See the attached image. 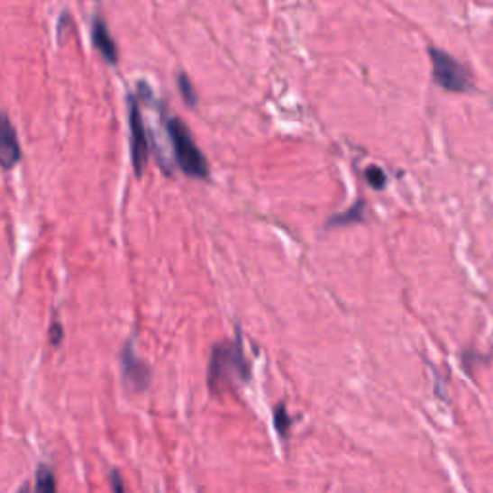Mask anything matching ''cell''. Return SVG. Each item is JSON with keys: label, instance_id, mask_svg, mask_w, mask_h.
I'll list each match as a JSON object with an SVG mask.
<instances>
[{"label": "cell", "instance_id": "13", "mask_svg": "<svg viewBox=\"0 0 493 493\" xmlns=\"http://www.w3.org/2000/svg\"><path fill=\"white\" fill-rule=\"evenodd\" d=\"M60 337H62L60 324H59V322H54V324H52V330H50V342H52V343H59V342H60Z\"/></svg>", "mask_w": 493, "mask_h": 493}, {"label": "cell", "instance_id": "1", "mask_svg": "<svg viewBox=\"0 0 493 493\" xmlns=\"http://www.w3.org/2000/svg\"><path fill=\"white\" fill-rule=\"evenodd\" d=\"M428 54H430L432 78L435 86L449 93H469L474 89L469 69L464 68L459 60H455L447 50L430 47Z\"/></svg>", "mask_w": 493, "mask_h": 493}, {"label": "cell", "instance_id": "2", "mask_svg": "<svg viewBox=\"0 0 493 493\" xmlns=\"http://www.w3.org/2000/svg\"><path fill=\"white\" fill-rule=\"evenodd\" d=\"M168 133H170L172 145L176 151V160L181 170L193 178H206L208 162L203 157L201 149L195 145L193 135L187 130V125L179 118H172L170 122H168Z\"/></svg>", "mask_w": 493, "mask_h": 493}, {"label": "cell", "instance_id": "4", "mask_svg": "<svg viewBox=\"0 0 493 493\" xmlns=\"http://www.w3.org/2000/svg\"><path fill=\"white\" fill-rule=\"evenodd\" d=\"M130 128H132V160L135 174H143V168L149 157V143H147V130L143 125V118L133 98H130Z\"/></svg>", "mask_w": 493, "mask_h": 493}, {"label": "cell", "instance_id": "9", "mask_svg": "<svg viewBox=\"0 0 493 493\" xmlns=\"http://www.w3.org/2000/svg\"><path fill=\"white\" fill-rule=\"evenodd\" d=\"M364 179L369 181V186L372 189H376V191H382L386 187V181H388L384 170H382V168H378V166H369V168H366V170H364Z\"/></svg>", "mask_w": 493, "mask_h": 493}, {"label": "cell", "instance_id": "12", "mask_svg": "<svg viewBox=\"0 0 493 493\" xmlns=\"http://www.w3.org/2000/svg\"><path fill=\"white\" fill-rule=\"evenodd\" d=\"M274 422H276V428L281 435H286L289 426H291V420H289V415H288V408L286 405H279L276 411H274Z\"/></svg>", "mask_w": 493, "mask_h": 493}, {"label": "cell", "instance_id": "6", "mask_svg": "<svg viewBox=\"0 0 493 493\" xmlns=\"http://www.w3.org/2000/svg\"><path fill=\"white\" fill-rule=\"evenodd\" d=\"M91 35H93V43H95L96 50L103 54V59L108 64H118V47L114 43V39L110 37L108 27L101 16H96L93 20V33Z\"/></svg>", "mask_w": 493, "mask_h": 493}, {"label": "cell", "instance_id": "5", "mask_svg": "<svg viewBox=\"0 0 493 493\" xmlns=\"http://www.w3.org/2000/svg\"><path fill=\"white\" fill-rule=\"evenodd\" d=\"M22 159V149L18 143V135L10 118L6 114H0V166L5 170H10L14 164H18Z\"/></svg>", "mask_w": 493, "mask_h": 493}, {"label": "cell", "instance_id": "8", "mask_svg": "<svg viewBox=\"0 0 493 493\" xmlns=\"http://www.w3.org/2000/svg\"><path fill=\"white\" fill-rule=\"evenodd\" d=\"M123 372L132 379V384H139V388H145L149 384V370L141 369L137 370V361L133 357V351H125L123 355Z\"/></svg>", "mask_w": 493, "mask_h": 493}, {"label": "cell", "instance_id": "3", "mask_svg": "<svg viewBox=\"0 0 493 493\" xmlns=\"http://www.w3.org/2000/svg\"><path fill=\"white\" fill-rule=\"evenodd\" d=\"M233 378H247V362L239 343H222L213 351L208 369V384L213 389L232 382Z\"/></svg>", "mask_w": 493, "mask_h": 493}, {"label": "cell", "instance_id": "11", "mask_svg": "<svg viewBox=\"0 0 493 493\" xmlns=\"http://www.w3.org/2000/svg\"><path fill=\"white\" fill-rule=\"evenodd\" d=\"M37 489L39 491H54L56 489L54 476L47 467H41L37 470Z\"/></svg>", "mask_w": 493, "mask_h": 493}, {"label": "cell", "instance_id": "7", "mask_svg": "<svg viewBox=\"0 0 493 493\" xmlns=\"http://www.w3.org/2000/svg\"><path fill=\"white\" fill-rule=\"evenodd\" d=\"M364 210H366L364 201H357L353 206L347 208L345 213L333 215V216L328 220V228H337V225H351V224L362 222V220H364Z\"/></svg>", "mask_w": 493, "mask_h": 493}, {"label": "cell", "instance_id": "10", "mask_svg": "<svg viewBox=\"0 0 493 493\" xmlns=\"http://www.w3.org/2000/svg\"><path fill=\"white\" fill-rule=\"evenodd\" d=\"M178 86H179V91L183 95V98H186V103L195 106L196 105V95H195V87L193 83L189 81V78L186 74H179L178 76Z\"/></svg>", "mask_w": 493, "mask_h": 493}]
</instances>
